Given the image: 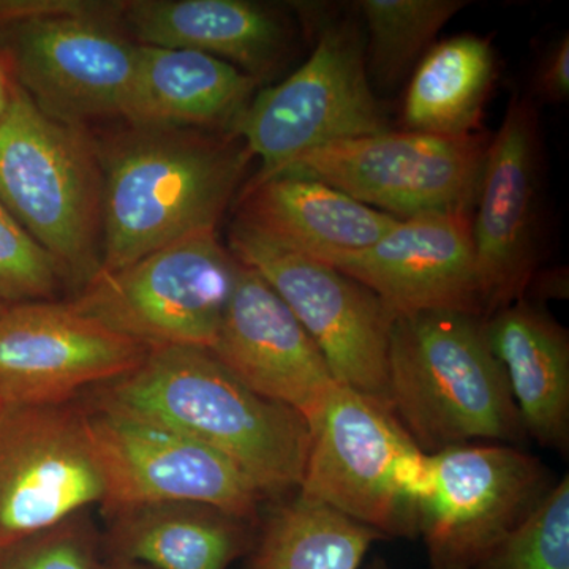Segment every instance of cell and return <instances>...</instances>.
Here are the masks:
<instances>
[{"label":"cell","instance_id":"1","mask_svg":"<svg viewBox=\"0 0 569 569\" xmlns=\"http://www.w3.org/2000/svg\"><path fill=\"white\" fill-rule=\"evenodd\" d=\"M99 153L100 272L187 236L217 231L253 159L238 134L148 127H130Z\"/></svg>","mask_w":569,"mask_h":569},{"label":"cell","instance_id":"2","mask_svg":"<svg viewBox=\"0 0 569 569\" xmlns=\"http://www.w3.org/2000/svg\"><path fill=\"white\" fill-rule=\"evenodd\" d=\"M93 392L220 452L266 498L298 492L309 422L247 388L204 348H151L137 369Z\"/></svg>","mask_w":569,"mask_h":569},{"label":"cell","instance_id":"3","mask_svg":"<svg viewBox=\"0 0 569 569\" xmlns=\"http://www.w3.org/2000/svg\"><path fill=\"white\" fill-rule=\"evenodd\" d=\"M388 406L419 451L527 440L486 318L460 312L396 317L389 336Z\"/></svg>","mask_w":569,"mask_h":569},{"label":"cell","instance_id":"4","mask_svg":"<svg viewBox=\"0 0 569 569\" xmlns=\"http://www.w3.org/2000/svg\"><path fill=\"white\" fill-rule=\"evenodd\" d=\"M102 190L99 148L82 126L47 114L17 86L0 116V203L77 293L102 268Z\"/></svg>","mask_w":569,"mask_h":569},{"label":"cell","instance_id":"5","mask_svg":"<svg viewBox=\"0 0 569 569\" xmlns=\"http://www.w3.org/2000/svg\"><path fill=\"white\" fill-rule=\"evenodd\" d=\"M309 427V455L296 496L385 538H417L426 455L392 411L337 383Z\"/></svg>","mask_w":569,"mask_h":569},{"label":"cell","instance_id":"6","mask_svg":"<svg viewBox=\"0 0 569 569\" xmlns=\"http://www.w3.org/2000/svg\"><path fill=\"white\" fill-rule=\"evenodd\" d=\"M309 59L279 84L254 93L236 127L261 168L252 179L332 142L387 132L388 116L367 73L366 39L351 18L317 17Z\"/></svg>","mask_w":569,"mask_h":569},{"label":"cell","instance_id":"7","mask_svg":"<svg viewBox=\"0 0 569 569\" xmlns=\"http://www.w3.org/2000/svg\"><path fill=\"white\" fill-rule=\"evenodd\" d=\"M239 266L217 231H201L100 272L69 302L146 347L211 350Z\"/></svg>","mask_w":569,"mask_h":569},{"label":"cell","instance_id":"8","mask_svg":"<svg viewBox=\"0 0 569 569\" xmlns=\"http://www.w3.org/2000/svg\"><path fill=\"white\" fill-rule=\"evenodd\" d=\"M557 481L520 447L471 443L426 455L418 537L432 569H477Z\"/></svg>","mask_w":569,"mask_h":569},{"label":"cell","instance_id":"9","mask_svg":"<svg viewBox=\"0 0 569 569\" xmlns=\"http://www.w3.org/2000/svg\"><path fill=\"white\" fill-rule=\"evenodd\" d=\"M121 2H74L0 31L18 86L40 110L82 126L121 116L137 73L140 44L116 28Z\"/></svg>","mask_w":569,"mask_h":569},{"label":"cell","instance_id":"10","mask_svg":"<svg viewBox=\"0 0 569 569\" xmlns=\"http://www.w3.org/2000/svg\"><path fill=\"white\" fill-rule=\"evenodd\" d=\"M111 515L148 505H204L257 520L263 493L230 459L170 427L89 396L81 403Z\"/></svg>","mask_w":569,"mask_h":569},{"label":"cell","instance_id":"11","mask_svg":"<svg viewBox=\"0 0 569 569\" xmlns=\"http://www.w3.org/2000/svg\"><path fill=\"white\" fill-rule=\"evenodd\" d=\"M486 149L481 134L451 138L387 130L307 152L279 174L328 183L396 219L473 212Z\"/></svg>","mask_w":569,"mask_h":569},{"label":"cell","instance_id":"12","mask_svg":"<svg viewBox=\"0 0 569 569\" xmlns=\"http://www.w3.org/2000/svg\"><path fill=\"white\" fill-rule=\"evenodd\" d=\"M228 249L280 296L323 353L332 376L388 406V351L395 316L358 280L269 241L234 220Z\"/></svg>","mask_w":569,"mask_h":569},{"label":"cell","instance_id":"13","mask_svg":"<svg viewBox=\"0 0 569 569\" xmlns=\"http://www.w3.org/2000/svg\"><path fill=\"white\" fill-rule=\"evenodd\" d=\"M104 477L80 403L6 407L0 417V548L103 503Z\"/></svg>","mask_w":569,"mask_h":569},{"label":"cell","instance_id":"14","mask_svg":"<svg viewBox=\"0 0 569 569\" xmlns=\"http://www.w3.org/2000/svg\"><path fill=\"white\" fill-rule=\"evenodd\" d=\"M149 350L69 301L7 306L0 312V400L7 407L71 402L82 389L132 372Z\"/></svg>","mask_w":569,"mask_h":569},{"label":"cell","instance_id":"15","mask_svg":"<svg viewBox=\"0 0 569 569\" xmlns=\"http://www.w3.org/2000/svg\"><path fill=\"white\" fill-rule=\"evenodd\" d=\"M539 164L537 107L530 96H516L488 142L471 213L486 318L523 298L537 274Z\"/></svg>","mask_w":569,"mask_h":569},{"label":"cell","instance_id":"16","mask_svg":"<svg viewBox=\"0 0 569 569\" xmlns=\"http://www.w3.org/2000/svg\"><path fill=\"white\" fill-rule=\"evenodd\" d=\"M328 264L373 291L395 318L422 312L486 318L471 212L399 219L369 249Z\"/></svg>","mask_w":569,"mask_h":569},{"label":"cell","instance_id":"17","mask_svg":"<svg viewBox=\"0 0 569 569\" xmlns=\"http://www.w3.org/2000/svg\"><path fill=\"white\" fill-rule=\"evenodd\" d=\"M209 351L247 388L298 411L307 422L337 385L298 318L263 277L242 263Z\"/></svg>","mask_w":569,"mask_h":569},{"label":"cell","instance_id":"18","mask_svg":"<svg viewBox=\"0 0 569 569\" xmlns=\"http://www.w3.org/2000/svg\"><path fill=\"white\" fill-rule=\"evenodd\" d=\"M119 20L141 47L203 52L260 84L283 69L296 39L282 11L250 0H132Z\"/></svg>","mask_w":569,"mask_h":569},{"label":"cell","instance_id":"19","mask_svg":"<svg viewBox=\"0 0 569 569\" xmlns=\"http://www.w3.org/2000/svg\"><path fill=\"white\" fill-rule=\"evenodd\" d=\"M234 208L239 223L326 264L369 249L399 220L328 183L296 174L250 179Z\"/></svg>","mask_w":569,"mask_h":569},{"label":"cell","instance_id":"20","mask_svg":"<svg viewBox=\"0 0 569 569\" xmlns=\"http://www.w3.org/2000/svg\"><path fill=\"white\" fill-rule=\"evenodd\" d=\"M260 82L203 52L141 47L122 118L130 127L234 134Z\"/></svg>","mask_w":569,"mask_h":569},{"label":"cell","instance_id":"21","mask_svg":"<svg viewBox=\"0 0 569 569\" xmlns=\"http://www.w3.org/2000/svg\"><path fill=\"white\" fill-rule=\"evenodd\" d=\"M490 348L507 373L527 437L569 451V337L545 309L523 298L486 318Z\"/></svg>","mask_w":569,"mask_h":569},{"label":"cell","instance_id":"22","mask_svg":"<svg viewBox=\"0 0 569 569\" xmlns=\"http://www.w3.org/2000/svg\"><path fill=\"white\" fill-rule=\"evenodd\" d=\"M112 516L108 559L152 569H228L253 548V522L204 505H148Z\"/></svg>","mask_w":569,"mask_h":569},{"label":"cell","instance_id":"23","mask_svg":"<svg viewBox=\"0 0 569 569\" xmlns=\"http://www.w3.org/2000/svg\"><path fill=\"white\" fill-rule=\"evenodd\" d=\"M493 77L496 56L489 40L463 33L433 44L408 84L403 126L438 137H475Z\"/></svg>","mask_w":569,"mask_h":569},{"label":"cell","instance_id":"24","mask_svg":"<svg viewBox=\"0 0 569 569\" xmlns=\"http://www.w3.org/2000/svg\"><path fill=\"white\" fill-rule=\"evenodd\" d=\"M380 539L387 538L336 509L295 496L266 520L247 569H358Z\"/></svg>","mask_w":569,"mask_h":569},{"label":"cell","instance_id":"25","mask_svg":"<svg viewBox=\"0 0 569 569\" xmlns=\"http://www.w3.org/2000/svg\"><path fill=\"white\" fill-rule=\"evenodd\" d=\"M463 0H361L366 26V62L370 81L395 88L417 67L438 32L460 10Z\"/></svg>","mask_w":569,"mask_h":569},{"label":"cell","instance_id":"26","mask_svg":"<svg viewBox=\"0 0 569 569\" xmlns=\"http://www.w3.org/2000/svg\"><path fill=\"white\" fill-rule=\"evenodd\" d=\"M477 569H569L568 475Z\"/></svg>","mask_w":569,"mask_h":569},{"label":"cell","instance_id":"27","mask_svg":"<svg viewBox=\"0 0 569 569\" xmlns=\"http://www.w3.org/2000/svg\"><path fill=\"white\" fill-rule=\"evenodd\" d=\"M63 277L54 260L0 203V301H54Z\"/></svg>","mask_w":569,"mask_h":569},{"label":"cell","instance_id":"28","mask_svg":"<svg viewBox=\"0 0 569 569\" xmlns=\"http://www.w3.org/2000/svg\"><path fill=\"white\" fill-rule=\"evenodd\" d=\"M97 541L88 523L73 518L0 548V569H97Z\"/></svg>","mask_w":569,"mask_h":569},{"label":"cell","instance_id":"29","mask_svg":"<svg viewBox=\"0 0 569 569\" xmlns=\"http://www.w3.org/2000/svg\"><path fill=\"white\" fill-rule=\"evenodd\" d=\"M539 96L549 102H563L569 93V36L565 33L559 43L549 51L538 70Z\"/></svg>","mask_w":569,"mask_h":569},{"label":"cell","instance_id":"30","mask_svg":"<svg viewBox=\"0 0 569 569\" xmlns=\"http://www.w3.org/2000/svg\"><path fill=\"white\" fill-rule=\"evenodd\" d=\"M66 0H0V29L59 9Z\"/></svg>","mask_w":569,"mask_h":569},{"label":"cell","instance_id":"31","mask_svg":"<svg viewBox=\"0 0 569 569\" xmlns=\"http://www.w3.org/2000/svg\"><path fill=\"white\" fill-rule=\"evenodd\" d=\"M538 272V271H537ZM535 284V287H539L542 290V293L548 296V298H563L567 296V282H563V274L561 272H546V274L538 276L535 274L533 279H531L530 284ZM529 284V287H530ZM529 290V288H527Z\"/></svg>","mask_w":569,"mask_h":569},{"label":"cell","instance_id":"32","mask_svg":"<svg viewBox=\"0 0 569 569\" xmlns=\"http://www.w3.org/2000/svg\"><path fill=\"white\" fill-rule=\"evenodd\" d=\"M17 81H14L13 73H11L9 62L3 58L0 51V116L10 107L13 100L14 91H17Z\"/></svg>","mask_w":569,"mask_h":569},{"label":"cell","instance_id":"33","mask_svg":"<svg viewBox=\"0 0 569 569\" xmlns=\"http://www.w3.org/2000/svg\"><path fill=\"white\" fill-rule=\"evenodd\" d=\"M97 569H152L146 567V565L134 563V561H126V560H116V559H107L104 563H100Z\"/></svg>","mask_w":569,"mask_h":569},{"label":"cell","instance_id":"34","mask_svg":"<svg viewBox=\"0 0 569 569\" xmlns=\"http://www.w3.org/2000/svg\"><path fill=\"white\" fill-rule=\"evenodd\" d=\"M369 569H392L389 567V563L387 560L383 559H376L370 563Z\"/></svg>","mask_w":569,"mask_h":569},{"label":"cell","instance_id":"35","mask_svg":"<svg viewBox=\"0 0 569 569\" xmlns=\"http://www.w3.org/2000/svg\"><path fill=\"white\" fill-rule=\"evenodd\" d=\"M6 403L2 402V400H0V417H2V413H3V410H6Z\"/></svg>","mask_w":569,"mask_h":569},{"label":"cell","instance_id":"36","mask_svg":"<svg viewBox=\"0 0 569 569\" xmlns=\"http://www.w3.org/2000/svg\"><path fill=\"white\" fill-rule=\"evenodd\" d=\"M7 305H3L2 301H0V312H2L3 309H6Z\"/></svg>","mask_w":569,"mask_h":569}]
</instances>
